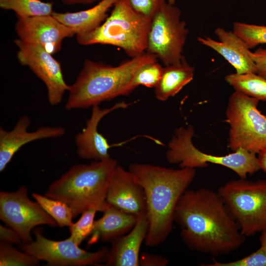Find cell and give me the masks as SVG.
<instances>
[{
    "label": "cell",
    "instance_id": "cell-1",
    "mask_svg": "<svg viewBox=\"0 0 266 266\" xmlns=\"http://www.w3.org/2000/svg\"><path fill=\"white\" fill-rule=\"evenodd\" d=\"M174 222L191 250L214 256L231 253L245 241L218 192L188 189L175 208Z\"/></svg>",
    "mask_w": 266,
    "mask_h": 266
},
{
    "label": "cell",
    "instance_id": "cell-2",
    "mask_svg": "<svg viewBox=\"0 0 266 266\" xmlns=\"http://www.w3.org/2000/svg\"><path fill=\"white\" fill-rule=\"evenodd\" d=\"M129 170L142 186L146 197L148 231V246H156L168 237L174 222L176 207L196 175V169L167 168L135 163Z\"/></svg>",
    "mask_w": 266,
    "mask_h": 266
},
{
    "label": "cell",
    "instance_id": "cell-3",
    "mask_svg": "<svg viewBox=\"0 0 266 266\" xmlns=\"http://www.w3.org/2000/svg\"><path fill=\"white\" fill-rule=\"evenodd\" d=\"M157 59L154 54L145 52L115 66L85 60L76 80L69 87L66 109L87 108L129 94L135 72L140 66Z\"/></svg>",
    "mask_w": 266,
    "mask_h": 266
},
{
    "label": "cell",
    "instance_id": "cell-4",
    "mask_svg": "<svg viewBox=\"0 0 266 266\" xmlns=\"http://www.w3.org/2000/svg\"><path fill=\"white\" fill-rule=\"evenodd\" d=\"M118 165L111 157L74 165L50 185L44 195L67 204L74 218L92 207L103 212L109 205L107 191Z\"/></svg>",
    "mask_w": 266,
    "mask_h": 266
},
{
    "label": "cell",
    "instance_id": "cell-5",
    "mask_svg": "<svg viewBox=\"0 0 266 266\" xmlns=\"http://www.w3.org/2000/svg\"><path fill=\"white\" fill-rule=\"evenodd\" d=\"M151 19L136 12L128 0H117L110 14L97 28L77 34L82 45L107 44L122 48L131 58L146 52Z\"/></svg>",
    "mask_w": 266,
    "mask_h": 266
},
{
    "label": "cell",
    "instance_id": "cell-6",
    "mask_svg": "<svg viewBox=\"0 0 266 266\" xmlns=\"http://www.w3.org/2000/svg\"><path fill=\"white\" fill-rule=\"evenodd\" d=\"M194 129L192 125L177 129L168 143L166 158L168 163L180 167H204L209 163L225 166L241 178H246L261 169L256 155L239 148L225 156H216L201 152L192 142Z\"/></svg>",
    "mask_w": 266,
    "mask_h": 266
},
{
    "label": "cell",
    "instance_id": "cell-7",
    "mask_svg": "<svg viewBox=\"0 0 266 266\" xmlns=\"http://www.w3.org/2000/svg\"><path fill=\"white\" fill-rule=\"evenodd\" d=\"M217 192L244 236L266 229V179L231 180Z\"/></svg>",
    "mask_w": 266,
    "mask_h": 266
},
{
    "label": "cell",
    "instance_id": "cell-8",
    "mask_svg": "<svg viewBox=\"0 0 266 266\" xmlns=\"http://www.w3.org/2000/svg\"><path fill=\"white\" fill-rule=\"evenodd\" d=\"M259 101L235 91L229 97L228 146L233 152L242 148L256 155L266 149V116L258 109Z\"/></svg>",
    "mask_w": 266,
    "mask_h": 266
},
{
    "label": "cell",
    "instance_id": "cell-9",
    "mask_svg": "<svg viewBox=\"0 0 266 266\" xmlns=\"http://www.w3.org/2000/svg\"><path fill=\"white\" fill-rule=\"evenodd\" d=\"M181 15L179 8L165 1L151 20L146 52L154 54L165 66L185 58L182 52L188 30Z\"/></svg>",
    "mask_w": 266,
    "mask_h": 266
},
{
    "label": "cell",
    "instance_id": "cell-10",
    "mask_svg": "<svg viewBox=\"0 0 266 266\" xmlns=\"http://www.w3.org/2000/svg\"><path fill=\"white\" fill-rule=\"evenodd\" d=\"M35 239L21 245L22 251L37 260L46 262L49 266H98L104 262L109 248H100L90 252L79 247L69 236L62 240L45 237L38 230L34 231Z\"/></svg>",
    "mask_w": 266,
    "mask_h": 266
},
{
    "label": "cell",
    "instance_id": "cell-11",
    "mask_svg": "<svg viewBox=\"0 0 266 266\" xmlns=\"http://www.w3.org/2000/svg\"><path fill=\"white\" fill-rule=\"evenodd\" d=\"M0 219L18 234L25 244L33 241L31 232L36 226L57 225L37 202L29 199L25 186L14 192H0Z\"/></svg>",
    "mask_w": 266,
    "mask_h": 266
},
{
    "label": "cell",
    "instance_id": "cell-12",
    "mask_svg": "<svg viewBox=\"0 0 266 266\" xmlns=\"http://www.w3.org/2000/svg\"><path fill=\"white\" fill-rule=\"evenodd\" d=\"M14 42L18 48L17 56L20 63L28 66L45 85L50 104L56 105L62 102L70 86L64 79L60 62L38 44L19 38Z\"/></svg>",
    "mask_w": 266,
    "mask_h": 266
},
{
    "label": "cell",
    "instance_id": "cell-13",
    "mask_svg": "<svg viewBox=\"0 0 266 266\" xmlns=\"http://www.w3.org/2000/svg\"><path fill=\"white\" fill-rule=\"evenodd\" d=\"M15 29L19 39L38 44L52 55L61 50L65 38L75 34L70 28L62 23L52 14L17 17Z\"/></svg>",
    "mask_w": 266,
    "mask_h": 266
},
{
    "label": "cell",
    "instance_id": "cell-14",
    "mask_svg": "<svg viewBox=\"0 0 266 266\" xmlns=\"http://www.w3.org/2000/svg\"><path fill=\"white\" fill-rule=\"evenodd\" d=\"M106 200L110 205L136 216L147 213L142 186L129 170L119 165L110 179Z\"/></svg>",
    "mask_w": 266,
    "mask_h": 266
},
{
    "label": "cell",
    "instance_id": "cell-15",
    "mask_svg": "<svg viewBox=\"0 0 266 266\" xmlns=\"http://www.w3.org/2000/svg\"><path fill=\"white\" fill-rule=\"evenodd\" d=\"M129 104L122 101L107 108L101 109L99 105L92 106L91 115L86 122V127L75 138L77 154L80 158L101 161L110 158L109 151L112 146L99 132V124L110 112L117 109L125 108Z\"/></svg>",
    "mask_w": 266,
    "mask_h": 266
},
{
    "label": "cell",
    "instance_id": "cell-16",
    "mask_svg": "<svg viewBox=\"0 0 266 266\" xmlns=\"http://www.w3.org/2000/svg\"><path fill=\"white\" fill-rule=\"evenodd\" d=\"M31 121L27 116L20 117L12 130L0 128V171H3L15 154L24 145L40 139L56 138L65 133L62 127H42L30 132Z\"/></svg>",
    "mask_w": 266,
    "mask_h": 266
},
{
    "label": "cell",
    "instance_id": "cell-17",
    "mask_svg": "<svg viewBox=\"0 0 266 266\" xmlns=\"http://www.w3.org/2000/svg\"><path fill=\"white\" fill-rule=\"evenodd\" d=\"M215 33L219 41L209 37H199L198 40L223 56L235 68L236 73H257L252 52L240 37L222 28H217Z\"/></svg>",
    "mask_w": 266,
    "mask_h": 266
},
{
    "label": "cell",
    "instance_id": "cell-18",
    "mask_svg": "<svg viewBox=\"0 0 266 266\" xmlns=\"http://www.w3.org/2000/svg\"><path fill=\"white\" fill-rule=\"evenodd\" d=\"M137 217L135 225L129 233L110 242L105 266H139L140 248L145 240L149 223L147 213Z\"/></svg>",
    "mask_w": 266,
    "mask_h": 266
},
{
    "label": "cell",
    "instance_id": "cell-19",
    "mask_svg": "<svg viewBox=\"0 0 266 266\" xmlns=\"http://www.w3.org/2000/svg\"><path fill=\"white\" fill-rule=\"evenodd\" d=\"M100 219L95 220L88 245L109 241L129 233L135 225L137 216L109 204Z\"/></svg>",
    "mask_w": 266,
    "mask_h": 266
},
{
    "label": "cell",
    "instance_id": "cell-20",
    "mask_svg": "<svg viewBox=\"0 0 266 266\" xmlns=\"http://www.w3.org/2000/svg\"><path fill=\"white\" fill-rule=\"evenodd\" d=\"M117 0H100L94 6L74 12H54L52 15L70 28L75 34L89 33L99 27L107 17V12Z\"/></svg>",
    "mask_w": 266,
    "mask_h": 266
},
{
    "label": "cell",
    "instance_id": "cell-21",
    "mask_svg": "<svg viewBox=\"0 0 266 266\" xmlns=\"http://www.w3.org/2000/svg\"><path fill=\"white\" fill-rule=\"evenodd\" d=\"M194 68L184 58L178 63L165 66L161 78L155 88L156 98L165 101L174 96L194 78Z\"/></svg>",
    "mask_w": 266,
    "mask_h": 266
},
{
    "label": "cell",
    "instance_id": "cell-22",
    "mask_svg": "<svg viewBox=\"0 0 266 266\" xmlns=\"http://www.w3.org/2000/svg\"><path fill=\"white\" fill-rule=\"evenodd\" d=\"M225 80L235 91L266 101V78L257 73L230 74L225 77Z\"/></svg>",
    "mask_w": 266,
    "mask_h": 266
},
{
    "label": "cell",
    "instance_id": "cell-23",
    "mask_svg": "<svg viewBox=\"0 0 266 266\" xmlns=\"http://www.w3.org/2000/svg\"><path fill=\"white\" fill-rule=\"evenodd\" d=\"M53 2L40 0H0V7L13 11L17 17L28 18L36 16L52 15Z\"/></svg>",
    "mask_w": 266,
    "mask_h": 266
},
{
    "label": "cell",
    "instance_id": "cell-24",
    "mask_svg": "<svg viewBox=\"0 0 266 266\" xmlns=\"http://www.w3.org/2000/svg\"><path fill=\"white\" fill-rule=\"evenodd\" d=\"M35 200L60 227H70L74 218L71 208L63 201L52 199L38 193L32 195Z\"/></svg>",
    "mask_w": 266,
    "mask_h": 266
},
{
    "label": "cell",
    "instance_id": "cell-25",
    "mask_svg": "<svg viewBox=\"0 0 266 266\" xmlns=\"http://www.w3.org/2000/svg\"><path fill=\"white\" fill-rule=\"evenodd\" d=\"M164 67L157 61L140 66L134 73L129 86L131 93L138 86L155 88L162 75Z\"/></svg>",
    "mask_w": 266,
    "mask_h": 266
},
{
    "label": "cell",
    "instance_id": "cell-26",
    "mask_svg": "<svg viewBox=\"0 0 266 266\" xmlns=\"http://www.w3.org/2000/svg\"><path fill=\"white\" fill-rule=\"evenodd\" d=\"M39 261L24 251L14 248L12 244L0 241V266H34Z\"/></svg>",
    "mask_w": 266,
    "mask_h": 266
},
{
    "label": "cell",
    "instance_id": "cell-27",
    "mask_svg": "<svg viewBox=\"0 0 266 266\" xmlns=\"http://www.w3.org/2000/svg\"><path fill=\"white\" fill-rule=\"evenodd\" d=\"M233 32L240 37L249 49L266 43V26L235 22Z\"/></svg>",
    "mask_w": 266,
    "mask_h": 266
},
{
    "label": "cell",
    "instance_id": "cell-28",
    "mask_svg": "<svg viewBox=\"0 0 266 266\" xmlns=\"http://www.w3.org/2000/svg\"><path fill=\"white\" fill-rule=\"evenodd\" d=\"M99 210L95 207L89 208L82 213L78 221L69 227L70 237L78 245L91 235L95 222V217Z\"/></svg>",
    "mask_w": 266,
    "mask_h": 266
},
{
    "label": "cell",
    "instance_id": "cell-29",
    "mask_svg": "<svg viewBox=\"0 0 266 266\" xmlns=\"http://www.w3.org/2000/svg\"><path fill=\"white\" fill-rule=\"evenodd\" d=\"M202 266H266V252L262 247L242 259L229 262L214 260L210 264H201Z\"/></svg>",
    "mask_w": 266,
    "mask_h": 266
},
{
    "label": "cell",
    "instance_id": "cell-30",
    "mask_svg": "<svg viewBox=\"0 0 266 266\" xmlns=\"http://www.w3.org/2000/svg\"><path fill=\"white\" fill-rule=\"evenodd\" d=\"M131 6L138 13L152 19L165 0H128Z\"/></svg>",
    "mask_w": 266,
    "mask_h": 266
},
{
    "label": "cell",
    "instance_id": "cell-31",
    "mask_svg": "<svg viewBox=\"0 0 266 266\" xmlns=\"http://www.w3.org/2000/svg\"><path fill=\"white\" fill-rule=\"evenodd\" d=\"M168 263L167 258L158 255L144 252L139 257V266H166Z\"/></svg>",
    "mask_w": 266,
    "mask_h": 266
},
{
    "label": "cell",
    "instance_id": "cell-32",
    "mask_svg": "<svg viewBox=\"0 0 266 266\" xmlns=\"http://www.w3.org/2000/svg\"><path fill=\"white\" fill-rule=\"evenodd\" d=\"M252 57L256 67L257 73L266 78V49L258 48L252 52Z\"/></svg>",
    "mask_w": 266,
    "mask_h": 266
},
{
    "label": "cell",
    "instance_id": "cell-33",
    "mask_svg": "<svg viewBox=\"0 0 266 266\" xmlns=\"http://www.w3.org/2000/svg\"><path fill=\"white\" fill-rule=\"evenodd\" d=\"M0 241L21 245L23 242L18 234L9 227L0 225Z\"/></svg>",
    "mask_w": 266,
    "mask_h": 266
},
{
    "label": "cell",
    "instance_id": "cell-34",
    "mask_svg": "<svg viewBox=\"0 0 266 266\" xmlns=\"http://www.w3.org/2000/svg\"><path fill=\"white\" fill-rule=\"evenodd\" d=\"M65 5H73L77 4H89L100 0H60Z\"/></svg>",
    "mask_w": 266,
    "mask_h": 266
},
{
    "label": "cell",
    "instance_id": "cell-35",
    "mask_svg": "<svg viewBox=\"0 0 266 266\" xmlns=\"http://www.w3.org/2000/svg\"><path fill=\"white\" fill-rule=\"evenodd\" d=\"M258 159L261 169H262L266 173V149L258 154Z\"/></svg>",
    "mask_w": 266,
    "mask_h": 266
},
{
    "label": "cell",
    "instance_id": "cell-36",
    "mask_svg": "<svg viewBox=\"0 0 266 266\" xmlns=\"http://www.w3.org/2000/svg\"><path fill=\"white\" fill-rule=\"evenodd\" d=\"M260 237V247L266 252V229L262 232Z\"/></svg>",
    "mask_w": 266,
    "mask_h": 266
},
{
    "label": "cell",
    "instance_id": "cell-37",
    "mask_svg": "<svg viewBox=\"0 0 266 266\" xmlns=\"http://www.w3.org/2000/svg\"><path fill=\"white\" fill-rule=\"evenodd\" d=\"M168 2L174 4L175 0H168Z\"/></svg>",
    "mask_w": 266,
    "mask_h": 266
}]
</instances>
